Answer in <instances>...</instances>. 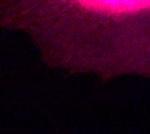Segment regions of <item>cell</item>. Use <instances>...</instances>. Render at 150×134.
<instances>
[{"mask_svg": "<svg viewBox=\"0 0 150 134\" xmlns=\"http://www.w3.org/2000/svg\"><path fill=\"white\" fill-rule=\"evenodd\" d=\"M15 4L1 15L31 32L48 65L97 72L103 81L125 74L150 78V0Z\"/></svg>", "mask_w": 150, "mask_h": 134, "instance_id": "1", "label": "cell"}]
</instances>
